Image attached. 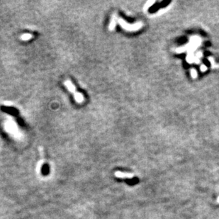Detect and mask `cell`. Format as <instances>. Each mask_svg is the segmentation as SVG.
I'll return each instance as SVG.
<instances>
[{
	"mask_svg": "<svg viewBox=\"0 0 219 219\" xmlns=\"http://www.w3.org/2000/svg\"><path fill=\"white\" fill-rule=\"evenodd\" d=\"M207 69H208L207 67L205 65H201V67H200V70H201V71L202 72H206V71L207 70Z\"/></svg>",
	"mask_w": 219,
	"mask_h": 219,
	"instance_id": "12",
	"label": "cell"
},
{
	"mask_svg": "<svg viewBox=\"0 0 219 219\" xmlns=\"http://www.w3.org/2000/svg\"><path fill=\"white\" fill-rule=\"evenodd\" d=\"M155 3V0H153V1H147V2L145 3V6H144V8H143L144 11H145V12H146V11L148 10V9L150 8V7L151 6H153V5Z\"/></svg>",
	"mask_w": 219,
	"mask_h": 219,
	"instance_id": "7",
	"label": "cell"
},
{
	"mask_svg": "<svg viewBox=\"0 0 219 219\" xmlns=\"http://www.w3.org/2000/svg\"><path fill=\"white\" fill-rule=\"evenodd\" d=\"M41 172L44 175H47L49 173V167L47 164H44V165L42 167V169H41Z\"/></svg>",
	"mask_w": 219,
	"mask_h": 219,
	"instance_id": "6",
	"label": "cell"
},
{
	"mask_svg": "<svg viewBox=\"0 0 219 219\" xmlns=\"http://www.w3.org/2000/svg\"><path fill=\"white\" fill-rule=\"evenodd\" d=\"M115 175L117 177L121 179H132L134 178V175H133L131 173H121V172H117L115 173Z\"/></svg>",
	"mask_w": 219,
	"mask_h": 219,
	"instance_id": "2",
	"label": "cell"
},
{
	"mask_svg": "<svg viewBox=\"0 0 219 219\" xmlns=\"http://www.w3.org/2000/svg\"><path fill=\"white\" fill-rule=\"evenodd\" d=\"M217 203L219 204V196L218 198H217Z\"/></svg>",
	"mask_w": 219,
	"mask_h": 219,
	"instance_id": "13",
	"label": "cell"
},
{
	"mask_svg": "<svg viewBox=\"0 0 219 219\" xmlns=\"http://www.w3.org/2000/svg\"><path fill=\"white\" fill-rule=\"evenodd\" d=\"M209 60L211 62V65H212L213 68H214V67H216V63H215V62H214V59H213V58L209 57Z\"/></svg>",
	"mask_w": 219,
	"mask_h": 219,
	"instance_id": "11",
	"label": "cell"
},
{
	"mask_svg": "<svg viewBox=\"0 0 219 219\" xmlns=\"http://www.w3.org/2000/svg\"><path fill=\"white\" fill-rule=\"evenodd\" d=\"M117 18V16H116L115 14L112 15L111 21H110L109 26H108V29H109L110 31H113V30H114V29H115L116 25H117V21H116V18Z\"/></svg>",
	"mask_w": 219,
	"mask_h": 219,
	"instance_id": "4",
	"label": "cell"
},
{
	"mask_svg": "<svg viewBox=\"0 0 219 219\" xmlns=\"http://www.w3.org/2000/svg\"><path fill=\"white\" fill-rule=\"evenodd\" d=\"M117 21H118V23L120 24V26H121V27H122L123 29L126 30V31H138V30H139L140 28H142V27L143 26V24L140 21L138 22V23H136V24H129L127 23L126 21H124L120 17H117Z\"/></svg>",
	"mask_w": 219,
	"mask_h": 219,
	"instance_id": "1",
	"label": "cell"
},
{
	"mask_svg": "<svg viewBox=\"0 0 219 219\" xmlns=\"http://www.w3.org/2000/svg\"><path fill=\"white\" fill-rule=\"evenodd\" d=\"M74 100L77 103H82L83 102L85 98H84L83 94L80 92H76L74 93Z\"/></svg>",
	"mask_w": 219,
	"mask_h": 219,
	"instance_id": "5",
	"label": "cell"
},
{
	"mask_svg": "<svg viewBox=\"0 0 219 219\" xmlns=\"http://www.w3.org/2000/svg\"><path fill=\"white\" fill-rule=\"evenodd\" d=\"M171 6H172V5H171V4H170V5H169V7H167V8H164V9H160V10L159 11V12H158V13H157V15H161V14H164V13H165V12H166V11H167L168 9H169L170 8V7H171Z\"/></svg>",
	"mask_w": 219,
	"mask_h": 219,
	"instance_id": "10",
	"label": "cell"
},
{
	"mask_svg": "<svg viewBox=\"0 0 219 219\" xmlns=\"http://www.w3.org/2000/svg\"><path fill=\"white\" fill-rule=\"evenodd\" d=\"M190 72H191V76H192V77L194 78V79H195V78H196L198 77L197 71H196V69L192 68L190 70Z\"/></svg>",
	"mask_w": 219,
	"mask_h": 219,
	"instance_id": "9",
	"label": "cell"
},
{
	"mask_svg": "<svg viewBox=\"0 0 219 219\" xmlns=\"http://www.w3.org/2000/svg\"><path fill=\"white\" fill-rule=\"evenodd\" d=\"M33 37V35L30 33H24L21 36V39L22 41H29Z\"/></svg>",
	"mask_w": 219,
	"mask_h": 219,
	"instance_id": "8",
	"label": "cell"
},
{
	"mask_svg": "<svg viewBox=\"0 0 219 219\" xmlns=\"http://www.w3.org/2000/svg\"><path fill=\"white\" fill-rule=\"evenodd\" d=\"M65 85L66 86V87L69 89V91H71V92H72L74 94L76 92L75 87H74V85H73L70 80H66V81L65 82Z\"/></svg>",
	"mask_w": 219,
	"mask_h": 219,
	"instance_id": "3",
	"label": "cell"
}]
</instances>
